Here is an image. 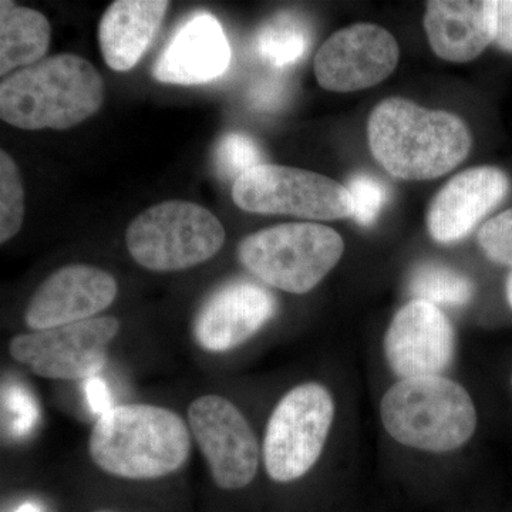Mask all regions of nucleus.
<instances>
[{"label":"nucleus","mask_w":512,"mask_h":512,"mask_svg":"<svg viewBox=\"0 0 512 512\" xmlns=\"http://www.w3.org/2000/svg\"><path fill=\"white\" fill-rule=\"evenodd\" d=\"M369 147L377 163L400 180H433L463 163L473 144L460 117L390 97L367 121Z\"/></svg>","instance_id":"1"},{"label":"nucleus","mask_w":512,"mask_h":512,"mask_svg":"<svg viewBox=\"0 0 512 512\" xmlns=\"http://www.w3.org/2000/svg\"><path fill=\"white\" fill-rule=\"evenodd\" d=\"M89 454L104 473L157 480L187 463L191 434L180 414L153 404L110 407L94 424Z\"/></svg>","instance_id":"2"},{"label":"nucleus","mask_w":512,"mask_h":512,"mask_svg":"<svg viewBox=\"0 0 512 512\" xmlns=\"http://www.w3.org/2000/svg\"><path fill=\"white\" fill-rule=\"evenodd\" d=\"M104 101V82L89 60L64 53L9 74L0 84V117L20 130H67Z\"/></svg>","instance_id":"3"},{"label":"nucleus","mask_w":512,"mask_h":512,"mask_svg":"<svg viewBox=\"0 0 512 512\" xmlns=\"http://www.w3.org/2000/svg\"><path fill=\"white\" fill-rule=\"evenodd\" d=\"M380 416L384 429L397 443L431 453L463 447L477 427L470 394L443 375L393 384L383 396Z\"/></svg>","instance_id":"4"},{"label":"nucleus","mask_w":512,"mask_h":512,"mask_svg":"<svg viewBox=\"0 0 512 512\" xmlns=\"http://www.w3.org/2000/svg\"><path fill=\"white\" fill-rule=\"evenodd\" d=\"M345 242L338 231L293 222L254 232L239 242L238 259L262 282L288 293L311 292L339 264Z\"/></svg>","instance_id":"5"},{"label":"nucleus","mask_w":512,"mask_h":512,"mask_svg":"<svg viewBox=\"0 0 512 512\" xmlns=\"http://www.w3.org/2000/svg\"><path fill=\"white\" fill-rule=\"evenodd\" d=\"M126 242L131 258L148 271L177 272L217 255L225 242V229L201 205L164 201L131 221Z\"/></svg>","instance_id":"6"},{"label":"nucleus","mask_w":512,"mask_h":512,"mask_svg":"<svg viewBox=\"0 0 512 512\" xmlns=\"http://www.w3.org/2000/svg\"><path fill=\"white\" fill-rule=\"evenodd\" d=\"M335 419L332 394L319 383L293 387L276 404L266 424L264 464L276 483L305 476L325 448Z\"/></svg>","instance_id":"7"},{"label":"nucleus","mask_w":512,"mask_h":512,"mask_svg":"<svg viewBox=\"0 0 512 512\" xmlns=\"http://www.w3.org/2000/svg\"><path fill=\"white\" fill-rule=\"evenodd\" d=\"M232 198L252 214L292 215L332 221L352 217L353 200L346 185L326 175L278 164H259L241 175Z\"/></svg>","instance_id":"8"},{"label":"nucleus","mask_w":512,"mask_h":512,"mask_svg":"<svg viewBox=\"0 0 512 512\" xmlns=\"http://www.w3.org/2000/svg\"><path fill=\"white\" fill-rule=\"evenodd\" d=\"M120 332L114 316H101L15 336L9 353L35 375L56 380L92 379L103 369Z\"/></svg>","instance_id":"9"},{"label":"nucleus","mask_w":512,"mask_h":512,"mask_svg":"<svg viewBox=\"0 0 512 512\" xmlns=\"http://www.w3.org/2000/svg\"><path fill=\"white\" fill-rule=\"evenodd\" d=\"M188 424L218 487L235 491L254 481L259 467L258 439L234 403L218 394L198 397L188 407Z\"/></svg>","instance_id":"10"},{"label":"nucleus","mask_w":512,"mask_h":512,"mask_svg":"<svg viewBox=\"0 0 512 512\" xmlns=\"http://www.w3.org/2000/svg\"><path fill=\"white\" fill-rule=\"evenodd\" d=\"M392 33L359 23L333 33L315 56L316 80L329 92L352 93L382 83L399 63Z\"/></svg>","instance_id":"11"},{"label":"nucleus","mask_w":512,"mask_h":512,"mask_svg":"<svg viewBox=\"0 0 512 512\" xmlns=\"http://www.w3.org/2000/svg\"><path fill=\"white\" fill-rule=\"evenodd\" d=\"M383 346L387 363L400 380L437 376L453 363L456 332L439 306L413 299L394 315Z\"/></svg>","instance_id":"12"},{"label":"nucleus","mask_w":512,"mask_h":512,"mask_svg":"<svg viewBox=\"0 0 512 512\" xmlns=\"http://www.w3.org/2000/svg\"><path fill=\"white\" fill-rule=\"evenodd\" d=\"M116 279L92 265L57 269L37 288L25 312L33 332L97 318L116 299Z\"/></svg>","instance_id":"13"},{"label":"nucleus","mask_w":512,"mask_h":512,"mask_svg":"<svg viewBox=\"0 0 512 512\" xmlns=\"http://www.w3.org/2000/svg\"><path fill=\"white\" fill-rule=\"evenodd\" d=\"M276 308L275 296L264 286L228 282L202 303L194 320L195 342L205 352H229L264 328Z\"/></svg>","instance_id":"14"},{"label":"nucleus","mask_w":512,"mask_h":512,"mask_svg":"<svg viewBox=\"0 0 512 512\" xmlns=\"http://www.w3.org/2000/svg\"><path fill=\"white\" fill-rule=\"evenodd\" d=\"M510 190V178L500 168L484 165L457 174L431 201L427 211L431 238L440 244H451L468 237Z\"/></svg>","instance_id":"15"},{"label":"nucleus","mask_w":512,"mask_h":512,"mask_svg":"<svg viewBox=\"0 0 512 512\" xmlns=\"http://www.w3.org/2000/svg\"><path fill=\"white\" fill-rule=\"evenodd\" d=\"M231 63V47L220 20L207 12L190 16L153 67L157 82L177 86L210 83L225 73Z\"/></svg>","instance_id":"16"},{"label":"nucleus","mask_w":512,"mask_h":512,"mask_svg":"<svg viewBox=\"0 0 512 512\" xmlns=\"http://www.w3.org/2000/svg\"><path fill=\"white\" fill-rule=\"evenodd\" d=\"M424 29L440 59L471 62L494 43L497 0H431L426 5Z\"/></svg>","instance_id":"17"},{"label":"nucleus","mask_w":512,"mask_h":512,"mask_svg":"<svg viewBox=\"0 0 512 512\" xmlns=\"http://www.w3.org/2000/svg\"><path fill=\"white\" fill-rule=\"evenodd\" d=\"M170 2L117 0L104 12L99 26L101 53L114 72H128L146 55Z\"/></svg>","instance_id":"18"},{"label":"nucleus","mask_w":512,"mask_h":512,"mask_svg":"<svg viewBox=\"0 0 512 512\" xmlns=\"http://www.w3.org/2000/svg\"><path fill=\"white\" fill-rule=\"evenodd\" d=\"M52 26L39 10L0 2V74L42 62L49 50Z\"/></svg>","instance_id":"19"},{"label":"nucleus","mask_w":512,"mask_h":512,"mask_svg":"<svg viewBox=\"0 0 512 512\" xmlns=\"http://www.w3.org/2000/svg\"><path fill=\"white\" fill-rule=\"evenodd\" d=\"M409 291L417 301L436 306H463L473 299L474 285L456 269L434 262L417 266L410 276Z\"/></svg>","instance_id":"20"},{"label":"nucleus","mask_w":512,"mask_h":512,"mask_svg":"<svg viewBox=\"0 0 512 512\" xmlns=\"http://www.w3.org/2000/svg\"><path fill=\"white\" fill-rule=\"evenodd\" d=\"M256 52L274 67L298 63L309 46V36L302 23L291 16H278L266 23L256 35Z\"/></svg>","instance_id":"21"},{"label":"nucleus","mask_w":512,"mask_h":512,"mask_svg":"<svg viewBox=\"0 0 512 512\" xmlns=\"http://www.w3.org/2000/svg\"><path fill=\"white\" fill-rule=\"evenodd\" d=\"M25 220V188L15 160L0 151V242L18 235Z\"/></svg>","instance_id":"22"},{"label":"nucleus","mask_w":512,"mask_h":512,"mask_svg":"<svg viewBox=\"0 0 512 512\" xmlns=\"http://www.w3.org/2000/svg\"><path fill=\"white\" fill-rule=\"evenodd\" d=\"M262 153L251 137L229 133L222 137L214 154L215 170L225 180H238L242 174L261 164Z\"/></svg>","instance_id":"23"},{"label":"nucleus","mask_w":512,"mask_h":512,"mask_svg":"<svg viewBox=\"0 0 512 512\" xmlns=\"http://www.w3.org/2000/svg\"><path fill=\"white\" fill-rule=\"evenodd\" d=\"M346 188L350 192L353 207H355L352 217L357 224L365 227L372 225L389 197L386 185L373 175L362 173L353 175Z\"/></svg>","instance_id":"24"},{"label":"nucleus","mask_w":512,"mask_h":512,"mask_svg":"<svg viewBox=\"0 0 512 512\" xmlns=\"http://www.w3.org/2000/svg\"><path fill=\"white\" fill-rule=\"evenodd\" d=\"M3 427L12 436H26L39 421V407L28 392L20 386L3 389Z\"/></svg>","instance_id":"25"},{"label":"nucleus","mask_w":512,"mask_h":512,"mask_svg":"<svg viewBox=\"0 0 512 512\" xmlns=\"http://www.w3.org/2000/svg\"><path fill=\"white\" fill-rule=\"evenodd\" d=\"M478 244L495 264L512 266V208L485 222Z\"/></svg>","instance_id":"26"},{"label":"nucleus","mask_w":512,"mask_h":512,"mask_svg":"<svg viewBox=\"0 0 512 512\" xmlns=\"http://www.w3.org/2000/svg\"><path fill=\"white\" fill-rule=\"evenodd\" d=\"M495 45L512 53V0H497V32Z\"/></svg>","instance_id":"27"},{"label":"nucleus","mask_w":512,"mask_h":512,"mask_svg":"<svg viewBox=\"0 0 512 512\" xmlns=\"http://www.w3.org/2000/svg\"><path fill=\"white\" fill-rule=\"evenodd\" d=\"M86 393L90 407H92L94 413H99V416L113 407L110 406L106 384L103 383V380L97 379L96 376L87 380Z\"/></svg>","instance_id":"28"},{"label":"nucleus","mask_w":512,"mask_h":512,"mask_svg":"<svg viewBox=\"0 0 512 512\" xmlns=\"http://www.w3.org/2000/svg\"><path fill=\"white\" fill-rule=\"evenodd\" d=\"M15 512H43L42 508L39 507V505L33 504V503H25L23 505H20L18 510Z\"/></svg>","instance_id":"29"},{"label":"nucleus","mask_w":512,"mask_h":512,"mask_svg":"<svg viewBox=\"0 0 512 512\" xmlns=\"http://www.w3.org/2000/svg\"><path fill=\"white\" fill-rule=\"evenodd\" d=\"M505 293H507V301L512 308V272L510 276H508L507 285H505Z\"/></svg>","instance_id":"30"},{"label":"nucleus","mask_w":512,"mask_h":512,"mask_svg":"<svg viewBox=\"0 0 512 512\" xmlns=\"http://www.w3.org/2000/svg\"><path fill=\"white\" fill-rule=\"evenodd\" d=\"M94 512H114V511H111V510H99V511H94Z\"/></svg>","instance_id":"31"},{"label":"nucleus","mask_w":512,"mask_h":512,"mask_svg":"<svg viewBox=\"0 0 512 512\" xmlns=\"http://www.w3.org/2000/svg\"><path fill=\"white\" fill-rule=\"evenodd\" d=\"M511 386H512V377H511Z\"/></svg>","instance_id":"32"}]
</instances>
